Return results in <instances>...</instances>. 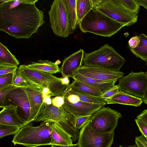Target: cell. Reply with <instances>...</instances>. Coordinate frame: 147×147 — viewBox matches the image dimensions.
<instances>
[{
    "label": "cell",
    "mask_w": 147,
    "mask_h": 147,
    "mask_svg": "<svg viewBox=\"0 0 147 147\" xmlns=\"http://www.w3.org/2000/svg\"><path fill=\"white\" fill-rule=\"evenodd\" d=\"M84 54V50L80 49L65 58L60 68L61 73L63 77L72 78L74 75L78 73L80 68L82 65Z\"/></svg>",
    "instance_id": "15"
},
{
    "label": "cell",
    "mask_w": 147,
    "mask_h": 147,
    "mask_svg": "<svg viewBox=\"0 0 147 147\" xmlns=\"http://www.w3.org/2000/svg\"><path fill=\"white\" fill-rule=\"evenodd\" d=\"M38 0H0V30L15 38L29 39L45 22Z\"/></svg>",
    "instance_id": "1"
},
{
    "label": "cell",
    "mask_w": 147,
    "mask_h": 147,
    "mask_svg": "<svg viewBox=\"0 0 147 147\" xmlns=\"http://www.w3.org/2000/svg\"><path fill=\"white\" fill-rule=\"evenodd\" d=\"M74 80L83 82L97 88L102 94L115 85L117 80L109 81L101 80L83 76L78 73L72 78Z\"/></svg>",
    "instance_id": "21"
},
{
    "label": "cell",
    "mask_w": 147,
    "mask_h": 147,
    "mask_svg": "<svg viewBox=\"0 0 147 147\" xmlns=\"http://www.w3.org/2000/svg\"><path fill=\"white\" fill-rule=\"evenodd\" d=\"M19 61L7 47L0 42V65L18 66Z\"/></svg>",
    "instance_id": "24"
},
{
    "label": "cell",
    "mask_w": 147,
    "mask_h": 147,
    "mask_svg": "<svg viewBox=\"0 0 147 147\" xmlns=\"http://www.w3.org/2000/svg\"><path fill=\"white\" fill-rule=\"evenodd\" d=\"M93 9L91 0H76V11L78 24L86 15Z\"/></svg>",
    "instance_id": "25"
},
{
    "label": "cell",
    "mask_w": 147,
    "mask_h": 147,
    "mask_svg": "<svg viewBox=\"0 0 147 147\" xmlns=\"http://www.w3.org/2000/svg\"><path fill=\"white\" fill-rule=\"evenodd\" d=\"M128 44L131 48H134L137 47L140 42L138 36H136L130 38L128 41Z\"/></svg>",
    "instance_id": "39"
},
{
    "label": "cell",
    "mask_w": 147,
    "mask_h": 147,
    "mask_svg": "<svg viewBox=\"0 0 147 147\" xmlns=\"http://www.w3.org/2000/svg\"><path fill=\"white\" fill-rule=\"evenodd\" d=\"M119 147H138L137 145L135 143V144L133 145H130L127 147L123 146L121 145L119 146Z\"/></svg>",
    "instance_id": "47"
},
{
    "label": "cell",
    "mask_w": 147,
    "mask_h": 147,
    "mask_svg": "<svg viewBox=\"0 0 147 147\" xmlns=\"http://www.w3.org/2000/svg\"><path fill=\"white\" fill-rule=\"evenodd\" d=\"M51 26L57 36L68 37L69 34L68 20L63 0H54L48 12Z\"/></svg>",
    "instance_id": "8"
},
{
    "label": "cell",
    "mask_w": 147,
    "mask_h": 147,
    "mask_svg": "<svg viewBox=\"0 0 147 147\" xmlns=\"http://www.w3.org/2000/svg\"><path fill=\"white\" fill-rule=\"evenodd\" d=\"M121 114L109 107L98 110L90 117L88 121L92 128L98 133H108L114 132L117 127Z\"/></svg>",
    "instance_id": "6"
},
{
    "label": "cell",
    "mask_w": 147,
    "mask_h": 147,
    "mask_svg": "<svg viewBox=\"0 0 147 147\" xmlns=\"http://www.w3.org/2000/svg\"><path fill=\"white\" fill-rule=\"evenodd\" d=\"M78 73L86 77L106 81L117 80L124 74L120 71H111L83 65L80 68Z\"/></svg>",
    "instance_id": "16"
},
{
    "label": "cell",
    "mask_w": 147,
    "mask_h": 147,
    "mask_svg": "<svg viewBox=\"0 0 147 147\" xmlns=\"http://www.w3.org/2000/svg\"><path fill=\"white\" fill-rule=\"evenodd\" d=\"M92 115L79 117L74 119L71 124L74 128L77 130H79L87 122Z\"/></svg>",
    "instance_id": "33"
},
{
    "label": "cell",
    "mask_w": 147,
    "mask_h": 147,
    "mask_svg": "<svg viewBox=\"0 0 147 147\" xmlns=\"http://www.w3.org/2000/svg\"><path fill=\"white\" fill-rule=\"evenodd\" d=\"M6 98L18 107L21 110L18 115L27 125L32 122L29 100L23 87H18L11 91L7 95Z\"/></svg>",
    "instance_id": "11"
},
{
    "label": "cell",
    "mask_w": 147,
    "mask_h": 147,
    "mask_svg": "<svg viewBox=\"0 0 147 147\" xmlns=\"http://www.w3.org/2000/svg\"><path fill=\"white\" fill-rule=\"evenodd\" d=\"M51 131V145L66 146L73 144L71 136L56 122L50 121Z\"/></svg>",
    "instance_id": "19"
},
{
    "label": "cell",
    "mask_w": 147,
    "mask_h": 147,
    "mask_svg": "<svg viewBox=\"0 0 147 147\" xmlns=\"http://www.w3.org/2000/svg\"><path fill=\"white\" fill-rule=\"evenodd\" d=\"M140 6H142L147 10V0H136Z\"/></svg>",
    "instance_id": "41"
},
{
    "label": "cell",
    "mask_w": 147,
    "mask_h": 147,
    "mask_svg": "<svg viewBox=\"0 0 147 147\" xmlns=\"http://www.w3.org/2000/svg\"><path fill=\"white\" fill-rule=\"evenodd\" d=\"M144 137L145 138V139H146V140H147V137L146 136H144Z\"/></svg>",
    "instance_id": "48"
},
{
    "label": "cell",
    "mask_w": 147,
    "mask_h": 147,
    "mask_svg": "<svg viewBox=\"0 0 147 147\" xmlns=\"http://www.w3.org/2000/svg\"><path fill=\"white\" fill-rule=\"evenodd\" d=\"M17 66L8 65H0V76L15 72Z\"/></svg>",
    "instance_id": "35"
},
{
    "label": "cell",
    "mask_w": 147,
    "mask_h": 147,
    "mask_svg": "<svg viewBox=\"0 0 147 147\" xmlns=\"http://www.w3.org/2000/svg\"><path fill=\"white\" fill-rule=\"evenodd\" d=\"M17 70L29 83L48 88L52 96H61L67 86L63 84L62 78L29 69L25 65H20Z\"/></svg>",
    "instance_id": "5"
},
{
    "label": "cell",
    "mask_w": 147,
    "mask_h": 147,
    "mask_svg": "<svg viewBox=\"0 0 147 147\" xmlns=\"http://www.w3.org/2000/svg\"><path fill=\"white\" fill-rule=\"evenodd\" d=\"M56 122L71 136L73 141L76 142L78 140L80 131L76 130L71 123L65 122Z\"/></svg>",
    "instance_id": "28"
},
{
    "label": "cell",
    "mask_w": 147,
    "mask_h": 147,
    "mask_svg": "<svg viewBox=\"0 0 147 147\" xmlns=\"http://www.w3.org/2000/svg\"><path fill=\"white\" fill-rule=\"evenodd\" d=\"M13 84L18 87H24L30 84L16 70L14 74Z\"/></svg>",
    "instance_id": "34"
},
{
    "label": "cell",
    "mask_w": 147,
    "mask_h": 147,
    "mask_svg": "<svg viewBox=\"0 0 147 147\" xmlns=\"http://www.w3.org/2000/svg\"><path fill=\"white\" fill-rule=\"evenodd\" d=\"M121 5L127 10L138 14L140 6L136 0H119Z\"/></svg>",
    "instance_id": "29"
},
{
    "label": "cell",
    "mask_w": 147,
    "mask_h": 147,
    "mask_svg": "<svg viewBox=\"0 0 147 147\" xmlns=\"http://www.w3.org/2000/svg\"><path fill=\"white\" fill-rule=\"evenodd\" d=\"M58 65L56 62L40 59L37 62H32L27 65H25L30 69L53 74L61 72L60 69Z\"/></svg>",
    "instance_id": "22"
},
{
    "label": "cell",
    "mask_w": 147,
    "mask_h": 147,
    "mask_svg": "<svg viewBox=\"0 0 147 147\" xmlns=\"http://www.w3.org/2000/svg\"><path fill=\"white\" fill-rule=\"evenodd\" d=\"M15 73H10L0 76V89L13 84Z\"/></svg>",
    "instance_id": "32"
},
{
    "label": "cell",
    "mask_w": 147,
    "mask_h": 147,
    "mask_svg": "<svg viewBox=\"0 0 147 147\" xmlns=\"http://www.w3.org/2000/svg\"><path fill=\"white\" fill-rule=\"evenodd\" d=\"M18 87L13 84L0 89V107L5 106L7 95L11 91Z\"/></svg>",
    "instance_id": "31"
},
{
    "label": "cell",
    "mask_w": 147,
    "mask_h": 147,
    "mask_svg": "<svg viewBox=\"0 0 147 147\" xmlns=\"http://www.w3.org/2000/svg\"><path fill=\"white\" fill-rule=\"evenodd\" d=\"M140 42L134 48H130L131 52L137 57L145 61L147 59V36L142 33L139 36Z\"/></svg>",
    "instance_id": "27"
},
{
    "label": "cell",
    "mask_w": 147,
    "mask_h": 147,
    "mask_svg": "<svg viewBox=\"0 0 147 147\" xmlns=\"http://www.w3.org/2000/svg\"><path fill=\"white\" fill-rule=\"evenodd\" d=\"M114 136V131L102 133L95 131L88 120L80 129L77 143L80 147H111Z\"/></svg>",
    "instance_id": "9"
},
{
    "label": "cell",
    "mask_w": 147,
    "mask_h": 147,
    "mask_svg": "<svg viewBox=\"0 0 147 147\" xmlns=\"http://www.w3.org/2000/svg\"><path fill=\"white\" fill-rule=\"evenodd\" d=\"M80 30L96 35L110 37L124 25L95 9H91L79 24Z\"/></svg>",
    "instance_id": "2"
},
{
    "label": "cell",
    "mask_w": 147,
    "mask_h": 147,
    "mask_svg": "<svg viewBox=\"0 0 147 147\" xmlns=\"http://www.w3.org/2000/svg\"><path fill=\"white\" fill-rule=\"evenodd\" d=\"M0 112V124L17 126L20 128L27 125L19 115L18 107L13 104L6 105Z\"/></svg>",
    "instance_id": "18"
},
{
    "label": "cell",
    "mask_w": 147,
    "mask_h": 147,
    "mask_svg": "<svg viewBox=\"0 0 147 147\" xmlns=\"http://www.w3.org/2000/svg\"><path fill=\"white\" fill-rule=\"evenodd\" d=\"M103 0H91L93 6V9L95 8Z\"/></svg>",
    "instance_id": "45"
},
{
    "label": "cell",
    "mask_w": 147,
    "mask_h": 147,
    "mask_svg": "<svg viewBox=\"0 0 147 147\" xmlns=\"http://www.w3.org/2000/svg\"><path fill=\"white\" fill-rule=\"evenodd\" d=\"M20 128L17 126L0 124V138L10 135L16 134Z\"/></svg>",
    "instance_id": "30"
},
{
    "label": "cell",
    "mask_w": 147,
    "mask_h": 147,
    "mask_svg": "<svg viewBox=\"0 0 147 147\" xmlns=\"http://www.w3.org/2000/svg\"><path fill=\"white\" fill-rule=\"evenodd\" d=\"M73 119V116L66 111L63 106L58 108L52 104L44 103L35 121L65 122L71 123Z\"/></svg>",
    "instance_id": "12"
},
{
    "label": "cell",
    "mask_w": 147,
    "mask_h": 147,
    "mask_svg": "<svg viewBox=\"0 0 147 147\" xmlns=\"http://www.w3.org/2000/svg\"><path fill=\"white\" fill-rule=\"evenodd\" d=\"M124 26L134 24L138 14L131 12L123 7L119 0H103L95 8Z\"/></svg>",
    "instance_id": "7"
},
{
    "label": "cell",
    "mask_w": 147,
    "mask_h": 147,
    "mask_svg": "<svg viewBox=\"0 0 147 147\" xmlns=\"http://www.w3.org/2000/svg\"><path fill=\"white\" fill-rule=\"evenodd\" d=\"M51 96H44V103L47 104H51L52 103Z\"/></svg>",
    "instance_id": "42"
},
{
    "label": "cell",
    "mask_w": 147,
    "mask_h": 147,
    "mask_svg": "<svg viewBox=\"0 0 147 147\" xmlns=\"http://www.w3.org/2000/svg\"><path fill=\"white\" fill-rule=\"evenodd\" d=\"M136 118L147 124V109L142 111L137 116Z\"/></svg>",
    "instance_id": "40"
},
{
    "label": "cell",
    "mask_w": 147,
    "mask_h": 147,
    "mask_svg": "<svg viewBox=\"0 0 147 147\" xmlns=\"http://www.w3.org/2000/svg\"><path fill=\"white\" fill-rule=\"evenodd\" d=\"M51 147H80L79 144L77 143L75 144H72L71 145L62 146L58 145H52Z\"/></svg>",
    "instance_id": "43"
},
{
    "label": "cell",
    "mask_w": 147,
    "mask_h": 147,
    "mask_svg": "<svg viewBox=\"0 0 147 147\" xmlns=\"http://www.w3.org/2000/svg\"><path fill=\"white\" fill-rule=\"evenodd\" d=\"M64 100L63 107L66 111L72 115L74 118L92 115L105 105L80 101L70 102Z\"/></svg>",
    "instance_id": "13"
},
{
    "label": "cell",
    "mask_w": 147,
    "mask_h": 147,
    "mask_svg": "<svg viewBox=\"0 0 147 147\" xmlns=\"http://www.w3.org/2000/svg\"><path fill=\"white\" fill-rule=\"evenodd\" d=\"M62 82L63 84L67 86L69 85V80L68 77H65L62 78Z\"/></svg>",
    "instance_id": "44"
},
{
    "label": "cell",
    "mask_w": 147,
    "mask_h": 147,
    "mask_svg": "<svg viewBox=\"0 0 147 147\" xmlns=\"http://www.w3.org/2000/svg\"><path fill=\"white\" fill-rule=\"evenodd\" d=\"M52 104L58 108L62 107L64 102V98L61 96H57L52 99Z\"/></svg>",
    "instance_id": "38"
},
{
    "label": "cell",
    "mask_w": 147,
    "mask_h": 147,
    "mask_svg": "<svg viewBox=\"0 0 147 147\" xmlns=\"http://www.w3.org/2000/svg\"><path fill=\"white\" fill-rule=\"evenodd\" d=\"M145 61L146 62V64L147 65V59L145 60ZM146 73L147 75V71L146 72ZM142 100L144 103L147 105V86L144 96V98L142 99Z\"/></svg>",
    "instance_id": "46"
},
{
    "label": "cell",
    "mask_w": 147,
    "mask_h": 147,
    "mask_svg": "<svg viewBox=\"0 0 147 147\" xmlns=\"http://www.w3.org/2000/svg\"><path fill=\"white\" fill-rule=\"evenodd\" d=\"M107 104H119L140 106L143 102L142 99L137 98L120 90L112 96L106 99Z\"/></svg>",
    "instance_id": "20"
},
{
    "label": "cell",
    "mask_w": 147,
    "mask_h": 147,
    "mask_svg": "<svg viewBox=\"0 0 147 147\" xmlns=\"http://www.w3.org/2000/svg\"><path fill=\"white\" fill-rule=\"evenodd\" d=\"M63 1L65 5L67 15L70 35L74 33L78 25L76 11V0Z\"/></svg>",
    "instance_id": "23"
},
{
    "label": "cell",
    "mask_w": 147,
    "mask_h": 147,
    "mask_svg": "<svg viewBox=\"0 0 147 147\" xmlns=\"http://www.w3.org/2000/svg\"><path fill=\"white\" fill-rule=\"evenodd\" d=\"M120 90L136 97L143 99L147 86L146 72H134L118 79Z\"/></svg>",
    "instance_id": "10"
},
{
    "label": "cell",
    "mask_w": 147,
    "mask_h": 147,
    "mask_svg": "<svg viewBox=\"0 0 147 147\" xmlns=\"http://www.w3.org/2000/svg\"><path fill=\"white\" fill-rule=\"evenodd\" d=\"M22 87L29 100L31 120L32 121H35L44 103V95L42 92V88L30 84Z\"/></svg>",
    "instance_id": "14"
},
{
    "label": "cell",
    "mask_w": 147,
    "mask_h": 147,
    "mask_svg": "<svg viewBox=\"0 0 147 147\" xmlns=\"http://www.w3.org/2000/svg\"><path fill=\"white\" fill-rule=\"evenodd\" d=\"M125 59L113 47L106 44L92 52L85 53L83 65L113 71H119Z\"/></svg>",
    "instance_id": "3"
},
{
    "label": "cell",
    "mask_w": 147,
    "mask_h": 147,
    "mask_svg": "<svg viewBox=\"0 0 147 147\" xmlns=\"http://www.w3.org/2000/svg\"><path fill=\"white\" fill-rule=\"evenodd\" d=\"M51 131L50 121H44L37 126L27 125L15 135L12 142L28 147L51 145Z\"/></svg>",
    "instance_id": "4"
},
{
    "label": "cell",
    "mask_w": 147,
    "mask_h": 147,
    "mask_svg": "<svg viewBox=\"0 0 147 147\" xmlns=\"http://www.w3.org/2000/svg\"><path fill=\"white\" fill-rule=\"evenodd\" d=\"M61 96L64 99L70 102L80 101L105 105L106 104V99L87 95L77 90L71 84L67 86Z\"/></svg>",
    "instance_id": "17"
},
{
    "label": "cell",
    "mask_w": 147,
    "mask_h": 147,
    "mask_svg": "<svg viewBox=\"0 0 147 147\" xmlns=\"http://www.w3.org/2000/svg\"><path fill=\"white\" fill-rule=\"evenodd\" d=\"M71 84L80 91L92 96L100 97L102 94L97 88L82 82L74 80Z\"/></svg>",
    "instance_id": "26"
},
{
    "label": "cell",
    "mask_w": 147,
    "mask_h": 147,
    "mask_svg": "<svg viewBox=\"0 0 147 147\" xmlns=\"http://www.w3.org/2000/svg\"><path fill=\"white\" fill-rule=\"evenodd\" d=\"M135 121L142 135L147 137V124L138 119H135Z\"/></svg>",
    "instance_id": "37"
},
{
    "label": "cell",
    "mask_w": 147,
    "mask_h": 147,
    "mask_svg": "<svg viewBox=\"0 0 147 147\" xmlns=\"http://www.w3.org/2000/svg\"><path fill=\"white\" fill-rule=\"evenodd\" d=\"M120 90V87L118 85L114 86L109 90L103 93L100 97L105 99L109 98L117 93Z\"/></svg>",
    "instance_id": "36"
}]
</instances>
